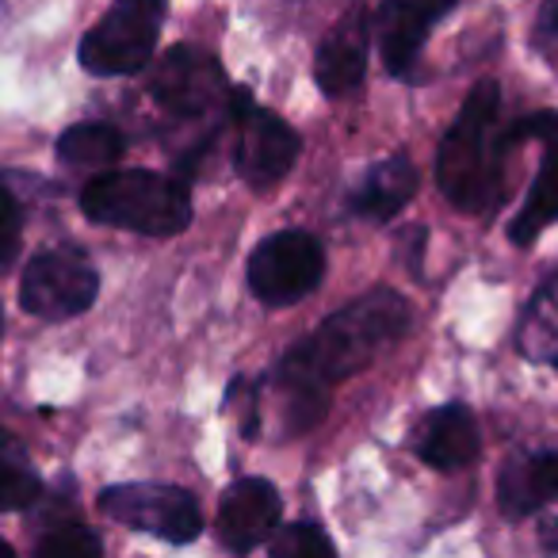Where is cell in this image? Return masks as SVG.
I'll use <instances>...</instances> for the list:
<instances>
[{
    "instance_id": "6da1fadb",
    "label": "cell",
    "mask_w": 558,
    "mask_h": 558,
    "mask_svg": "<svg viewBox=\"0 0 558 558\" xmlns=\"http://www.w3.org/2000/svg\"><path fill=\"white\" fill-rule=\"evenodd\" d=\"M405 329H410V303L390 288L367 291L329 322H322L318 333H311L295 352L279 360L271 375L283 433L299 436L318 425L326 417L329 390L379 360L390 344L402 341Z\"/></svg>"
},
{
    "instance_id": "7a4b0ae2",
    "label": "cell",
    "mask_w": 558,
    "mask_h": 558,
    "mask_svg": "<svg viewBox=\"0 0 558 558\" xmlns=\"http://www.w3.org/2000/svg\"><path fill=\"white\" fill-rule=\"evenodd\" d=\"M497 108H501L497 81H478L436 149V184L451 207L466 215H489L505 199L501 157L509 149L497 131Z\"/></svg>"
},
{
    "instance_id": "3957f363",
    "label": "cell",
    "mask_w": 558,
    "mask_h": 558,
    "mask_svg": "<svg viewBox=\"0 0 558 558\" xmlns=\"http://www.w3.org/2000/svg\"><path fill=\"white\" fill-rule=\"evenodd\" d=\"M81 210L100 226L146 238H172L192 222V199L184 184L146 169H119L88 180L81 192Z\"/></svg>"
},
{
    "instance_id": "277c9868",
    "label": "cell",
    "mask_w": 558,
    "mask_h": 558,
    "mask_svg": "<svg viewBox=\"0 0 558 558\" xmlns=\"http://www.w3.org/2000/svg\"><path fill=\"white\" fill-rule=\"evenodd\" d=\"M165 24V0H116L81 39V65L93 77H131L146 70Z\"/></svg>"
},
{
    "instance_id": "5b68a950",
    "label": "cell",
    "mask_w": 558,
    "mask_h": 558,
    "mask_svg": "<svg viewBox=\"0 0 558 558\" xmlns=\"http://www.w3.org/2000/svg\"><path fill=\"white\" fill-rule=\"evenodd\" d=\"M100 295V276L77 248H47L32 256L20 279V306L43 322H70Z\"/></svg>"
},
{
    "instance_id": "8992f818",
    "label": "cell",
    "mask_w": 558,
    "mask_h": 558,
    "mask_svg": "<svg viewBox=\"0 0 558 558\" xmlns=\"http://www.w3.org/2000/svg\"><path fill=\"white\" fill-rule=\"evenodd\" d=\"M100 512L131 532L157 535L165 543H192L203 532V512L195 497L161 482H123L100 494Z\"/></svg>"
},
{
    "instance_id": "52a82bcc",
    "label": "cell",
    "mask_w": 558,
    "mask_h": 558,
    "mask_svg": "<svg viewBox=\"0 0 558 558\" xmlns=\"http://www.w3.org/2000/svg\"><path fill=\"white\" fill-rule=\"evenodd\" d=\"M326 276V253L318 238L303 230L271 233L248 256V288L264 306H291L306 299Z\"/></svg>"
},
{
    "instance_id": "ba28073f",
    "label": "cell",
    "mask_w": 558,
    "mask_h": 558,
    "mask_svg": "<svg viewBox=\"0 0 558 558\" xmlns=\"http://www.w3.org/2000/svg\"><path fill=\"white\" fill-rule=\"evenodd\" d=\"M233 116H238V149H233V165L238 177L245 180L253 192H268L279 180L288 177L291 165L299 157V134L291 131L276 111L253 108L245 88L233 93Z\"/></svg>"
},
{
    "instance_id": "9c48e42d",
    "label": "cell",
    "mask_w": 558,
    "mask_h": 558,
    "mask_svg": "<svg viewBox=\"0 0 558 558\" xmlns=\"http://www.w3.org/2000/svg\"><path fill=\"white\" fill-rule=\"evenodd\" d=\"M149 93L169 116L199 119L222 108L230 96L226 70L199 47H172L149 73Z\"/></svg>"
},
{
    "instance_id": "30bf717a",
    "label": "cell",
    "mask_w": 558,
    "mask_h": 558,
    "mask_svg": "<svg viewBox=\"0 0 558 558\" xmlns=\"http://www.w3.org/2000/svg\"><path fill=\"white\" fill-rule=\"evenodd\" d=\"M279 494L264 478H238L222 494L218 505V539L233 555H248L260 543H268L279 527Z\"/></svg>"
},
{
    "instance_id": "8fae6325",
    "label": "cell",
    "mask_w": 558,
    "mask_h": 558,
    "mask_svg": "<svg viewBox=\"0 0 558 558\" xmlns=\"http://www.w3.org/2000/svg\"><path fill=\"white\" fill-rule=\"evenodd\" d=\"M456 4L459 0H383L379 16H375V32H379L383 62L395 77H405L417 65L428 32Z\"/></svg>"
},
{
    "instance_id": "7c38bea8",
    "label": "cell",
    "mask_w": 558,
    "mask_h": 558,
    "mask_svg": "<svg viewBox=\"0 0 558 558\" xmlns=\"http://www.w3.org/2000/svg\"><path fill=\"white\" fill-rule=\"evenodd\" d=\"M367 47H372V20L364 9L344 12L333 32L322 39L314 58V81L326 96H344L364 81L367 73Z\"/></svg>"
},
{
    "instance_id": "4fadbf2b",
    "label": "cell",
    "mask_w": 558,
    "mask_h": 558,
    "mask_svg": "<svg viewBox=\"0 0 558 558\" xmlns=\"http://www.w3.org/2000/svg\"><path fill=\"white\" fill-rule=\"evenodd\" d=\"M413 451L421 463L436 466V471H463L478 459L482 440L478 425H474L471 410L459 402L433 410L413 433Z\"/></svg>"
},
{
    "instance_id": "5bb4252c",
    "label": "cell",
    "mask_w": 558,
    "mask_h": 558,
    "mask_svg": "<svg viewBox=\"0 0 558 558\" xmlns=\"http://www.w3.org/2000/svg\"><path fill=\"white\" fill-rule=\"evenodd\" d=\"M558 497V451H532L512 459L497 478V505L509 517H532Z\"/></svg>"
},
{
    "instance_id": "9a60e30c",
    "label": "cell",
    "mask_w": 558,
    "mask_h": 558,
    "mask_svg": "<svg viewBox=\"0 0 558 558\" xmlns=\"http://www.w3.org/2000/svg\"><path fill=\"white\" fill-rule=\"evenodd\" d=\"M413 192H417V169L405 154H395L367 172V180L352 195V210L367 222H387L413 199Z\"/></svg>"
},
{
    "instance_id": "2e32d148",
    "label": "cell",
    "mask_w": 558,
    "mask_h": 558,
    "mask_svg": "<svg viewBox=\"0 0 558 558\" xmlns=\"http://www.w3.org/2000/svg\"><path fill=\"white\" fill-rule=\"evenodd\" d=\"M543 165L539 177H535L532 192H527V203L520 207V215L512 218L509 238L517 245H532L550 222H558V138L543 142Z\"/></svg>"
},
{
    "instance_id": "e0dca14e",
    "label": "cell",
    "mask_w": 558,
    "mask_h": 558,
    "mask_svg": "<svg viewBox=\"0 0 558 558\" xmlns=\"http://www.w3.org/2000/svg\"><path fill=\"white\" fill-rule=\"evenodd\" d=\"M520 352L535 364L558 367V276L535 291L520 318Z\"/></svg>"
},
{
    "instance_id": "ac0fdd59",
    "label": "cell",
    "mask_w": 558,
    "mask_h": 558,
    "mask_svg": "<svg viewBox=\"0 0 558 558\" xmlns=\"http://www.w3.org/2000/svg\"><path fill=\"white\" fill-rule=\"evenodd\" d=\"M126 142L108 123H77L58 138V157L73 169H108L123 157Z\"/></svg>"
},
{
    "instance_id": "d6986e66",
    "label": "cell",
    "mask_w": 558,
    "mask_h": 558,
    "mask_svg": "<svg viewBox=\"0 0 558 558\" xmlns=\"http://www.w3.org/2000/svg\"><path fill=\"white\" fill-rule=\"evenodd\" d=\"M43 494V482L20 456L0 448V512H20L35 505Z\"/></svg>"
},
{
    "instance_id": "ffe728a7",
    "label": "cell",
    "mask_w": 558,
    "mask_h": 558,
    "mask_svg": "<svg viewBox=\"0 0 558 558\" xmlns=\"http://www.w3.org/2000/svg\"><path fill=\"white\" fill-rule=\"evenodd\" d=\"M268 550L276 558H318V555H333V539L322 532L311 520H299L291 527H279V535H271Z\"/></svg>"
},
{
    "instance_id": "44dd1931",
    "label": "cell",
    "mask_w": 558,
    "mask_h": 558,
    "mask_svg": "<svg viewBox=\"0 0 558 558\" xmlns=\"http://www.w3.org/2000/svg\"><path fill=\"white\" fill-rule=\"evenodd\" d=\"M100 550V535L85 524H62L35 543V555L39 558H96Z\"/></svg>"
},
{
    "instance_id": "7402d4cb",
    "label": "cell",
    "mask_w": 558,
    "mask_h": 558,
    "mask_svg": "<svg viewBox=\"0 0 558 558\" xmlns=\"http://www.w3.org/2000/svg\"><path fill=\"white\" fill-rule=\"evenodd\" d=\"M24 238V210L9 187H0V268H9Z\"/></svg>"
},
{
    "instance_id": "603a6c76",
    "label": "cell",
    "mask_w": 558,
    "mask_h": 558,
    "mask_svg": "<svg viewBox=\"0 0 558 558\" xmlns=\"http://www.w3.org/2000/svg\"><path fill=\"white\" fill-rule=\"evenodd\" d=\"M555 142L558 138V116L555 111H539V116H524L501 134L505 149L520 146V142Z\"/></svg>"
},
{
    "instance_id": "cb8c5ba5",
    "label": "cell",
    "mask_w": 558,
    "mask_h": 558,
    "mask_svg": "<svg viewBox=\"0 0 558 558\" xmlns=\"http://www.w3.org/2000/svg\"><path fill=\"white\" fill-rule=\"evenodd\" d=\"M535 47L539 54L558 58V0H543L539 20H535Z\"/></svg>"
},
{
    "instance_id": "d4e9b609",
    "label": "cell",
    "mask_w": 558,
    "mask_h": 558,
    "mask_svg": "<svg viewBox=\"0 0 558 558\" xmlns=\"http://www.w3.org/2000/svg\"><path fill=\"white\" fill-rule=\"evenodd\" d=\"M12 555H16V550H12V547H9V543L0 539V558H12Z\"/></svg>"
},
{
    "instance_id": "484cf974",
    "label": "cell",
    "mask_w": 558,
    "mask_h": 558,
    "mask_svg": "<svg viewBox=\"0 0 558 558\" xmlns=\"http://www.w3.org/2000/svg\"><path fill=\"white\" fill-rule=\"evenodd\" d=\"M0 329H4V314H0Z\"/></svg>"
}]
</instances>
